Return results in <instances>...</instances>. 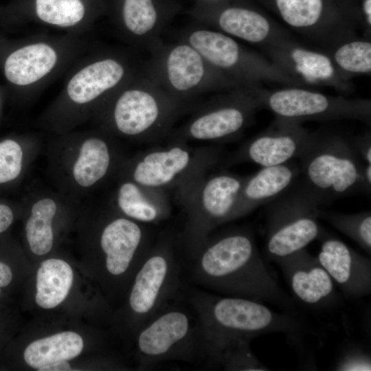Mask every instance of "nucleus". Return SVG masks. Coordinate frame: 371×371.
I'll use <instances>...</instances> for the list:
<instances>
[{
	"label": "nucleus",
	"instance_id": "nucleus-1",
	"mask_svg": "<svg viewBox=\"0 0 371 371\" xmlns=\"http://www.w3.org/2000/svg\"><path fill=\"white\" fill-rule=\"evenodd\" d=\"M183 262L192 284L225 295L291 306L257 248L253 232L235 227L211 234Z\"/></svg>",
	"mask_w": 371,
	"mask_h": 371
},
{
	"label": "nucleus",
	"instance_id": "nucleus-2",
	"mask_svg": "<svg viewBox=\"0 0 371 371\" xmlns=\"http://www.w3.org/2000/svg\"><path fill=\"white\" fill-rule=\"evenodd\" d=\"M180 294L197 316L207 363L217 364L220 357L242 339L281 333L295 344L306 330L297 318L274 311L260 301L213 294L184 282Z\"/></svg>",
	"mask_w": 371,
	"mask_h": 371
},
{
	"label": "nucleus",
	"instance_id": "nucleus-3",
	"mask_svg": "<svg viewBox=\"0 0 371 371\" xmlns=\"http://www.w3.org/2000/svg\"><path fill=\"white\" fill-rule=\"evenodd\" d=\"M303 183L322 204L357 193L366 192L361 161L349 137L327 130L310 133L299 157Z\"/></svg>",
	"mask_w": 371,
	"mask_h": 371
},
{
	"label": "nucleus",
	"instance_id": "nucleus-4",
	"mask_svg": "<svg viewBox=\"0 0 371 371\" xmlns=\"http://www.w3.org/2000/svg\"><path fill=\"white\" fill-rule=\"evenodd\" d=\"M175 299L160 309L135 335L141 368L148 370L166 361H204L197 316L187 302L186 308Z\"/></svg>",
	"mask_w": 371,
	"mask_h": 371
},
{
	"label": "nucleus",
	"instance_id": "nucleus-5",
	"mask_svg": "<svg viewBox=\"0 0 371 371\" xmlns=\"http://www.w3.org/2000/svg\"><path fill=\"white\" fill-rule=\"evenodd\" d=\"M128 298L132 329L137 334L160 309L179 293L183 282V260L175 241L161 236L133 277Z\"/></svg>",
	"mask_w": 371,
	"mask_h": 371
},
{
	"label": "nucleus",
	"instance_id": "nucleus-6",
	"mask_svg": "<svg viewBox=\"0 0 371 371\" xmlns=\"http://www.w3.org/2000/svg\"><path fill=\"white\" fill-rule=\"evenodd\" d=\"M321 200L303 182L267 204L265 255L278 263L317 240Z\"/></svg>",
	"mask_w": 371,
	"mask_h": 371
},
{
	"label": "nucleus",
	"instance_id": "nucleus-7",
	"mask_svg": "<svg viewBox=\"0 0 371 371\" xmlns=\"http://www.w3.org/2000/svg\"><path fill=\"white\" fill-rule=\"evenodd\" d=\"M186 42L211 67L241 87L255 89L266 82L304 87L265 56L246 49L234 38L218 30L196 29L188 34Z\"/></svg>",
	"mask_w": 371,
	"mask_h": 371
},
{
	"label": "nucleus",
	"instance_id": "nucleus-8",
	"mask_svg": "<svg viewBox=\"0 0 371 371\" xmlns=\"http://www.w3.org/2000/svg\"><path fill=\"white\" fill-rule=\"evenodd\" d=\"M258 93L262 108L268 109L276 117L301 123L310 120H342L370 123L371 102L369 99L329 95L300 86H285L274 90L261 87Z\"/></svg>",
	"mask_w": 371,
	"mask_h": 371
},
{
	"label": "nucleus",
	"instance_id": "nucleus-9",
	"mask_svg": "<svg viewBox=\"0 0 371 371\" xmlns=\"http://www.w3.org/2000/svg\"><path fill=\"white\" fill-rule=\"evenodd\" d=\"M245 177L221 172L203 179L188 205V219L182 242L187 255L192 253L218 226L233 221Z\"/></svg>",
	"mask_w": 371,
	"mask_h": 371
},
{
	"label": "nucleus",
	"instance_id": "nucleus-10",
	"mask_svg": "<svg viewBox=\"0 0 371 371\" xmlns=\"http://www.w3.org/2000/svg\"><path fill=\"white\" fill-rule=\"evenodd\" d=\"M260 49L273 63L304 87H328L344 96L355 90L352 78L340 71L322 49L304 45L293 37Z\"/></svg>",
	"mask_w": 371,
	"mask_h": 371
},
{
	"label": "nucleus",
	"instance_id": "nucleus-11",
	"mask_svg": "<svg viewBox=\"0 0 371 371\" xmlns=\"http://www.w3.org/2000/svg\"><path fill=\"white\" fill-rule=\"evenodd\" d=\"M221 153L215 149L198 152L177 144L146 152L135 163L132 180L143 186L163 191L180 183L194 180L203 169L216 164Z\"/></svg>",
	"mask_w": 371,
	"mask_h": 371
},
{
	"label": "nucleus",
	"instance_id": "nucleus-12",
	"mask_svg": "<svg viewBox=\"0 0 371 371\" xmlns=\"http://www.w3.org/2000/svg\"><path fill=\"white\" fill-rule=\"evenodd\" d=\"M260 88L233 89L192 119L186 127V136L212 142L238 137L252 123L256 111L262 108Z\"/></svg>",
	"mask_w": 371,
	"mask_h": 371
},
{
	"label": "nucleus",
	"instance_id": "nucleus-13",
	"mask_svg": "<svg viewBox=\"0 0 371 371\" xmlns=\"http://www.w3.org/2000/svg\"><path fill=\"white\" fill-rule=\"evenodd\" d=\"M170 98L153 87L124 91L117 99L113 119L117 130L128 136H155L169 124L175 112Z\"/></svg>",
	"mask_w": 371,
	"mask_h": 371
},
{
	"label": "nucleus",
	"instance_id": "nucleus-14",
	"mask_svg": "<svg viewBox=\"0 0 371 371\" xmlns=\"http://www.w3.org/2000/svg\"><path fill=\"white\" fill-rule=\"evenodd\" d=\"M154 243L148 225L125 217L113 219L100 237L106 273L113 278L135 274Z\"/></svg>",
	"mask_w": 371,
	"mask_h": 371
},
{
	"label": "nucleus",
	"instance_id": "nucleus-15",
	"mask_svg": "<svg viewBox=\"0 0 371 371\" xmlns=\"http://www.w3.org/2000/svg\"><path fill=\"white\" fill-rule=\"evenodd\" d=\"M161 62V73L165 83L169 91L175 95H188L202 89L241 87L211 67L186 41L168 49Z\"/></svg>",
	"mask_w": 371,
	"mask_h": 371
},
{
	"label": "nucleus",
	"instance_id": "nucleus-16",
	"mask_svg": "<svg viewBox=\"0 0 371 371\" xmlns=\"http://www.w3.org/2000/svg\"><path fill=\"white\" fill-rule=\"evenodd\" d=\"M192 13L213 25L218 31L260 48L293 37L289 32L272 23L262 14L245 7L231 5L217 9L201 0Z\"/></svg>",
	"mask_w": 371,
	"mask_h": 371
},
{
	"label": "nucleus",
	"instance_id": "nucleus-17",
	"mask_svg": "<svg viewBox=\"0 0 371 371\" xmlns=\"http://www.w3.org/2000/svg\"><path fill=\"white\" fill-rule=\"evenodd\" d=\"M309 135L301 122L276 117L267 128L241 146L232 161L252 162L262 167L287 163L299 158Z\"/></svg>",
	"mask_w": 371,
	"mask_h": 371
},
{
	"label": "nucleus",
	"instance_id": "nucleus-18",
	"mask_svg": "<svg viewBox=\"0 0 371 371\" xmlns=\"http://www.w3.org/2000/svg\"><path fill=\"white\" fill-rule=\"evenodd\" d=\"M321 249L316 256L335 285L350 298L371 293V262L337 238L322 230Z\"/></svg>",
	"mask_w": 371,
	"mask_h": 371
},
{
	"label": "nucleus",
	"instance_id": "nucleus-19",
	"mask_svg": "<svg viewBox=\"0 0 371 371\" xmlns=\"http://www.w3.org/2000/svg\"><path fill=\"white\" fill-rule=\"evenodd\" d=\"M295 298L312 308H325L337 299L335 284L316 256L306 249L279 261Z\"/></svg>",
	"mask_w": 371,
	"mask_h": 371
},
{
	"label": "nucleus",
	"instance_id": "nucleus-20",
	"mask_svg": "<svg viewBox=\"0 0 371 371\" xmlns=\"http://www.w3.org/2000/svg\"><path fill=\"white\" fill-rule=\"evenodd\" d=\"M283 21L293 32L325 49L350 34L326 16L324 0H275Z\"/></svg>",
	"mask_w": 371,
	"mask_h": 371
},
{
	"label": "nucleus",
	"instance_id": "nucleus-21",
	"mask_svg": "<svg viewBox=\"0 0 371 371\" xmlns=\"http://www.w3.org/2000/svg\"><path fill=\"white\" fill-rule=\"evenodd\" d=\"M300 175V165L290 161L280 165L262 167L256 173L246 177L238 196L234 220L286 192L297 182Z\"/></svg>",
	"mask_w": 371,
	"mask_h": 371
},
{
	"label": "nucleus",
	"instance_id": "nucleus-22",
	"mask_svg": "<svg viewBox=\"0 0 371 371\" xmlns=\"http://www.w3.org/2000/svg\"><path fill=\"white\" fill-rule=\"evenodd\" d=\"M117 204L127 218L148 225L165 220L170 213L161 190L143 186L133 180L120 186Z\"/></svg>",
	"mask_w": 371,
	"mask_h": 371
},
{
	"label": "nucleus",
	"instance_id": "nucleus-23",
	"mask_svg": "<svg viewBox=\"0 0 371 371\" xmlns=\"http://www.w3.org/2000/svg\"><path fill=\"white\" fill-rule=\"evenodd\" d=\"M124 72L123 66L114 59L95 62L71 78L67 88L68 95L78 104L89 102L116 86Z\"/></svg>",
	"mask_w": 371,
	"mask_h": 371
},
{
	"label": "nucleus",
	"instance_id": "nucleus-24",
	"mask_svg": "<svg viewBox=\"0 0 371 371\" xmlns=\"http://www.w3.org/2000/svg\"><path fill=\"white\" fill-rule=\"evenodd\" d=\"M57 60L55 51L45 43L27 45L12 52L4 65L7 79L17 85L34 83L47 75Z\"/></svg>",
	"mask_w": 371,
	"mask_h": 371
},
{
	"label": "nucleus",
	"instance_id": "nucleus-25",
	"mask_svg": "<svg viewBox=\"0 0 371 371\" xmlns=\"http://www.w3.org/2000/svg\"><path fill=\"white\" fill-rule=\"evenodd\" d=\"M73 278L71 267L63 260L51 258L43 261L36 275V304L47 309L57 306L67 296Z\"/></svg>",
	"mask_w": 371,
	"mask_h": 371
},
{
	"label": "nucleus",
	"instance_id": "nucleus-26",
	"mask_svg": "<svg viewBox=\"0 0 371 371\" xmlns=\"http://www.w3.org/2000/svg\"><path fill=\"white\" fill-rule=\"evenodd\" d=\"M81 336L72 331L61 332L32 342L25 350L24 359L34 368L78 356L83 348Z\"/></svg>",
	"mask_w": 371,
	"mask_h": 371
},
{
	"label": "nucleus",
	"instance_id": "nucleus-27",
	"mask_svg": "<svg viewBox=\"0 0 371 371\" xmlns=\"http://www.w3.org/2000/svg\"><path fill=\"white\" fill-rule=\"evenodd\" d=\"M324 50L337 68L349 78L370 75V38L356 34L339 40Z\"/></svg>",
	"mask_w": 371,
	"mask_h": 371
},
{
	"label": "nucleus",
	"instance_id": "nucleus-28",
	"mask_svg": "<svg viewBox=\"0 0 371 371\" xmlns=\"http://www.w3.org/2000/svg\"><path fill=\"white\" fill-rule=\"evenodd\" d=\"M110 164L107 144L100 138H89L81 146L73 168V176L78 185L89 187L106 175Z\"/></svg>",
	"mask_w": 371,
	"mask_h": 371
},
{
	"label": "nucleus",
	"instance_id": "nucleus-29",
	"mask_svg": "<svg viewBox=\"0 0 371 371\" xmlns=\"http://www.w3.org/2000/svg\"><path fill=\"white\" fill-rule=\"evenodd\" d=\"M56 210L55 201L49 198L38 201L32 207L25 226L26 237L31 251L38 256L48 253L52 247V223Z\"/></svg>",
	"mask_w": 371,
	"mask_h": 371
},
{
	"label": "nucleus",
	"instance_id": "nucleus-30",
	"mask_svg": "<svg viewBox=\"0 0 371 371\" xmlns=\"http://www.w3.org/2000/svg\"><path fill=\"white\" fill-rule=\"evenodd\" d=\"M122 17L127 30L137 36H148L164 19L159 0H124Z\"/></svg>",
	"mask_w": 371,
	"mask_h": 371
},
{
	"label": "nucleus",
	"instance_id": "nucleus-31",
	"mask_svg": "<svg viewBox=\"0 0 371 371\" xmlns=\"http://www.w3.org/2000/svg\"><path fill=\"white\" fill-rule=\"evenodd\" d=\"M318 216L319 218L324 220L352 239L369 256L371 255L370 211L344 214L319 209Z\"/></svg>",
	"mask_w": 371,
	"mask_h": 371
},
{
	"label": "nucleus",
	"instance_id": "nucleus-32",
	"mask_svg": "<svg viewBox=\"0 0 371 371\" xmlns=\"http://www.w3.org/2000/svg\"><path fill=\"white\" fill-rule=\"evenodd\" d=\"M36 11L43 21L61 27L74 25L85 15L80 0H36Z\"/></svg>",
	"mask_w": 371,
	"mask_h": 371
},
{
	"label": "nucleus",
	"instance_id": "nucleus-33",
	"mask_svg": "<svg viewBox=\"0 0 371 371\" xmlns=\"http://www.w3.org/2000/svg\"><path fill=\"white\" fill-rule=\"evenodd\" d=\"M250 341L244 339L237 342L220 357L216 365L231 371L269 370L251 350Z\"/></svg>",
	"mask_w": 371,
	"mask_h": 371
},
{
	"label": "nucleus",
	"instance_id": "nucleus-34",
	"mask_svg": "<svg viewBox=\"0 0 371 371\" xmlns=\"http://www.w3.org/2000/svg\"><path fill=\"white\" fill-rule=\"evenodd\" d=\"M23 150L12 139L0 143V183L15 179L22 169Z\"/></svg>",
	"mask_w": 371,
	"mask_h": 371
},
{
	"label": "nucleus",
	"instance_id": "nucleus-35",
	"mask_svg": "<svg viewBox=\"0 0 371 371\" xmlns=\"http://www.w3.org/2000/svg\"><path fill=\"white\" fill-rule=\"evenodd\" d=\"M335 370L341 371L370 370V356L361 348H352L341 355L335 366Z\"/></svg>",
	"mask_w": 371,
	"mask_h": 371
},
{
	"label": "nucleus",
	"instance_id": "nucleus-36",
	"mask_svg": "<svg viewBox=\"0 0 371 371\" xmlns=\"http://www.w3.org/2000/svg\"><path fill=\"white\" fill-rule=\"evenodd\" d=\"M357 156L364 164H371V135L370 131L349 137Z\"/></svg>",
	"mask_w": 371,
	"mask_h": 371
},
{
	"label": "nucleus",
	"instance_id": "nucleus-37",
	"mask_svg": "<svg viewBox=\"0 0 371 371\" xmlns=\"http://www.w3.org/2000/svg\"><path fill=\"white\" fill-rule=\"evenodd\" d=\"M13 221L12 210L7 205L0 204V233L5 231Z\"/></svg>",
	"mask_w": 371,
	"mask_h": 371
},
{
	"label": "nucleus",
	"instance_id": "nucleus-38",
	"mask_svg": "<svg viewBox=\"0 0 371 371\" xmlns=\"http://www.w3.org/2000/svg\"><path fill=\"white\" fill-rule=\"evenodd\" d=\"M38 370L41 371H60L70 370L71 366L67 361H56L42 366Z\"/></svg>",
	"mask_w": 371,
	"mask_h": 371
},
{
	"label": "nucleus",
	"instance_id": "nucleus-39",
	"mask_svg": "<svg viewBox=\"0 0 371 371\" xmlns=\"http://www.w3.org/2000/svg\"><path fill=\"white\" fill-rule=\"evenodd\" d=\"M12 279V273L10 268L5 264L0 262V286H8Z\"/></svg>",
	"mask_w": 371,
	"mask_h": 371
},
{
	"label": "nucleus",
	"instance_id": "nucleus-40",
	"mask_svg": "<svg viewBox=\"0 0 371 371\" xmlns=\"http://www.w3.org/2000/svg\"><path fill=\"white\" fill-rule=\"evenodd\" d=\"M0 292H1V291H0Z\"/></svg>",
	"mask_w": 371,
	"mask_h": 371
}]
</instances>
